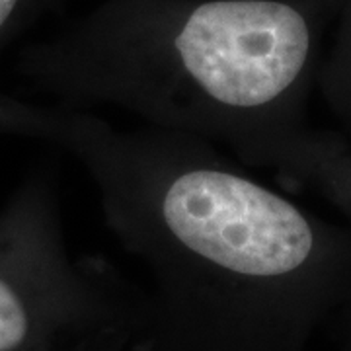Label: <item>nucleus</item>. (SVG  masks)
Masks as SVG:
<instances>
[{"label": "nucleus", "instance_id": "39448f33", "mask_svg": "<svg viewBox=\"0 0 351 351\" xmlns=\"http://www.w3.org/2000/svg\"><path fill=\"white\" fill-rule=\"evenodd\" d=\"M27 2L29 0H0V45L6 34L12 29V25H16Z\"/></svg>", "mask_w": 351, "mask_h": 351}, {"label": "nucleus", "instance_id": "f03ea898", "mask_svg": "<svg viewBox=\"0 0 351 351\" xmlns=\"http://www.w3.org/2000/svg\"><path fill=\"white\" fill-rule=\"evenodd\" d=\"M47 104L131 113L277 170L314 129L313 25L283 0H123L25 55Z\"/></svg>", "mask_w": 351, "mask_h": 351}, {"label": "nucleus", "instance_id": "20e7f679", "mask_svg": "<svg viewBox=\"0 0 351 351\" xmlns=\"http://www.w3.org/2000/svg\"><path fill=\"white\" fill-rule=\"evenodd\" d=\"M287 176L322 191L351 217V145L341 135L316 131Z\"/></svg>", "mask_w": 351, "mask_h": 351}, {"label": "nucleus", "instance_id": "f257e3e1", "mask_svg": "<svg viewBox=\"0 0 351 351\" xmlns=\"http://www.w3.org/2000/svg\"><path fill=\"white\" fill-rule=\"evenodd\" d=\"M0 135L69 154L149 276L145 351H304L351 299V232L209 141L0 92Z\"/></svg>", "mask_w": 351, "mask_h": 351}, {"label": "nucleus", "instance_id": "7ed1b4c3", "mask_svg": "<svg viewBox=\"0 0 351 351\" xmlns=\"http://www.w3.org/2000/svg\"><path fill=\"white\" fill-rule=\"evenodd\" d=\"M147 304L112 262L71 252L55 168L25 176L0 209V351H145Z\"/></svg>", "mask_w": 351, "mask_h": 351}]
</instances>
